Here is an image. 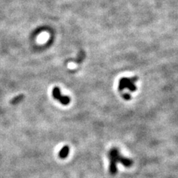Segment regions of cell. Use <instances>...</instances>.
<instances>
[{
  "instance_id": "4",
  "label": "cell",
  "mask_w": 178,
  "mask_h": 178,
  "mask_svg": "<svg viewBox=\"0 0 178 178\" xmlns=\"http://www.w3.org/2000/svg\"><path fill=\"white\" fill-rule=\"evenodd\" d=\"M69 149L68 146H65V147L62 148V150L59 152V157H62V158H65L68 156V154Z\"/></svg>"
},
{
  "instance_id": "3",
  "label": "cell",
  "mask_w": 178,
  "mask_h": 178,
  "mask_svg": "<svg viewBox=\"0 0 178 178\" xmlns=\"http://www.w3.org/2000/svg\"><path fill=\"white\" fill-rule=\"evenodd\" d=\"M53 97H54L56 100H59V102H61L63 105H68V104L70 102V99L68 97H64V96H62L61 94L60 91L58 89L57 87H55L54 89H53Z\"/></svg>"
},
{
  "instance_id": "1",
  "label": "cell",
  "mask_w": 178,
  "mask_h": 178,
  "mask_svg": "<svg viewBox=\"0 0 178 178\" xmlns=\"http://www.w3.org/2000/svg\"><path fill=\"white\" fill-rule=\"evenodd\" d=\"M108 157L110 160L109 171L111 174H113V175L117 173L118 163H120L127 168L131 167L133 165L132 160L123 157L117 148H112V149H111V151L108 152Z\"/></svg>"
},
{
  "instance_id": "5",
  "label": "cell",
  "mask_w": 178,
  "mask_h": 178,
  "mask_svg": "<svg viewBox=\"0 0 178 178\" xmlns=\"http://www.w3.org/2000/svg\"><path fill=\"white\" fill-rule=\"evenodd\" d=\"M23 96H19V97H16V98H14L13 100H12L11 101V102L13 104H15V103H17V102H20V100H21V99H23Z\"/></svg>"
},
{
  "instance_id": "2",
  "label": "cell",
  "mask_w": 178,
  "mask_h": 178,
  "mask_svg": "<svg viewBox=\"0 0 178 178\" xmlns=\"http://www.w3.org/2000/svg\"><path fill=\"white\" fill-rule=\"evenodd\" d=\"M137 77H123L120 79L119 82L118 89L121 93L123 92L125 90H128L131 92H134L137 90V86L135 83L137 81Z\"/></svg>"
}]
</instances>
